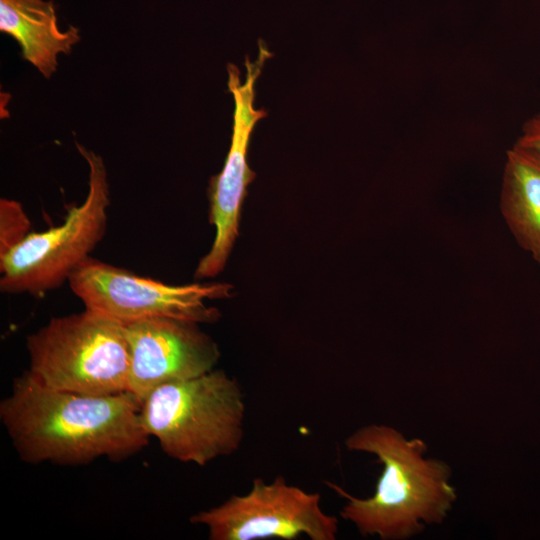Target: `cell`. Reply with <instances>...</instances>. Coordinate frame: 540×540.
Wrapping results in <instances>:
<instances>
[{"label": "cell", "mask_w": 540, "mask_h": 540, "mask_svg": "<svg viewBox=\"0 0 540 540\" xmlns=\"http://www.w3.org/2000/svg\"><path fill=\"white\" fill-rule=\"evenodd\" d=\"M26 348L27 371L47 387L84 395L128 391L129 345L117 320L88 310L53 317L27 336Z\"/></svg>", "instance_id": "4"}, {"label": "cell", "mask_w": 540, "mask_h": 540, "mask_svg": "<svg viewBox=\"0 0 540 540\" xmlns=\"http://www.w3.org/2000/svg\"><path fill=\"white\" fill-rule=\"evenodd\" d=\"M76 146L89 167L86 199L69 207L60 225L30 232L0 256L1 292L36 296L61 286L102 240L110 205L107 171L101 156Z\"/></svg>", "instance_id": "5"}, {"label": "cell", "mask_w": 540, "mask_h": 540, "mask_svg": "<svg viewBox=\"0 0 540 540\" xmlns=\"http://www.w3.org/2000/svg\"><path fill=\"white\" fill-rule=\"evenodd\" d=\"M272 56L264 41L259 39L257 58L251 61L246 56L244 82H241L239 68L232 63L227 65L228 89L234 100L232 138L221 172L210 180V223L216 232L211 249L196 267L198 279L215 277L222 272L238 237L247 186L255 178L247 161L250 138L257 123L267 116L266 110L254 106L255 86L266 60Z\"/></svg>", "instance_id": "8"}, {"label": "cell", "mask_w": 540, "mask_h": 540, "mask_svg": "<svg viewBox=\"0 0 540 540\" xmlns=\"http://www.w3.org/2000/svg\"><path fill=\"white\" fill-rule=\"evenodd\" d=\"M140 405L147 434L177 461L205 466L234 454L242 444L244 395L223 370L158 386Z\"/></svg>", "instance_id": "3"}, {"label": "cell", "mask_w": 540, "mask_h": 540, "mask_svg": "<svg viewBox=\"0 0 540 540\" xmlns=\"http://www.w3.org/2000/svg\"><path fill=\"white\" fill-rule=\"evenodd\" d=\"M190 522L207 528L210 540H335L337 517L321 506V495L290 485L282 476L252 481L249 491L199 511Z\"/></svg>", "instance_id": "7"}, {"label": "cell", "mask_w": 540, "mask_h": 540, "mask_svg": "<svg viewBox=\"0 0 540 540\" xmlns=\"http://www.w3.org/2000/svg\"><path fill=\"white\" fill-rule=\"evenodd\" d=\"M68 283L85 310L123 324L157 317L213 323L221 315L206 301L229 298L233 290L227 283L170 285L92 257L74 270Z\"/></svg>", "instance_id": "6"}, {"label": "cell", "mask_w": 540, "mask_h": 540, "mask_svg": "<svg viewBox=\"0 0 540 540\" xmlns=\"http://www.w3.org/2000/svg\"><path fill=\"white\" fill-rule=\"evenodd\" d=\"M500 210L518 245L540 265V159L516 145L506 155Z\"/></svg>", "instance_id": "11"}, {"label": "cell", "mask_w": 540, "mask_h": 540, "mask_svg": "<svg viewBox=\"0 0 540 540\" xmlns=\"http://www.w3.org/2000/svg\"><path fill=\"white\" fill-rule=\"evenodd\" d=\"M0 30L18 42L22 58L45 78L56 71L57 56L69 54L80 41L78 28L60 29L52 1L0 0Z\"/></svg>", "instance_id": "10"}, {"label": "cell", "mask_w": 540, "mask_h": 540, "mask_svg": "<svg viewBox=\"0 0 540 540\" xmlns=\"http://www.w3.org/2000/svg\"><path fill=\"white\" fill-rule=\"evenodd\" d=\"M349 451L375 455L383 469L375 493L358 498L332 482L327 485L346 504L340 516L362 536L404 540L419 534L425 524H440L457 498L450 484L451 469L438 459L425 458L426 443L407 439L385 424L363 426L345 440Z\"/></svg>", "instance_id": "2"}, {"label": "cell", "mask_w": 540, "mask_h": 540, "mask_svg": "<svg viewBox=\"0 0 540 540\" xmlns=\"http://www.w3.org/2000/svg\"><path fill=\"white\" fill-rule=\"evenodd\" d=\"M30 226V220L19 202L1 198L0 256L20 243L30 233Z\"/></svg>", "instance_id": "12"}, {"label": "cell", "mask_w": 540, "mask_h": 540, "mask_svg": "<svg viewBox=\"0 0 540 540\" xmlns=\"http://www.w3.org/2000/svg\"><path fill=\"white\" fill-rule=\"evenodd\" d=\"M131 392L84 395L47 387L28 371L0 402V420L19 458L77 466L130 457L149 443Z\"/></svg>", "instance_id": "1"}, {"label": "cell", "mask_w": 540, "mask_h": 540, "mask_svg": "<svg viewBox=\"0 0 540 540\" xmlns=\"http://www.w3.org/2000/svg\"><path fill=\"white\" fill-rule=\"evenodd\" d=\"M130 352L128 391L140 402L163 384L215 369L217 343L199 323L157 317L124 324Z\"/></svg>", "instance_id": "9"}, {"label": "cell", "mask_w": 540, "mask_h": 540, "mask_svg": "<svg viewBox=\"0 0 540 540\" xmlns=\"http://www.w3.org/2000/svg\"><path fill=\"white\" fill-rule=\"evenodd\" d=\"M515 145L540 159V112L524 124Z\"/></svg>", "instance_id": "13"}]
</instances>
